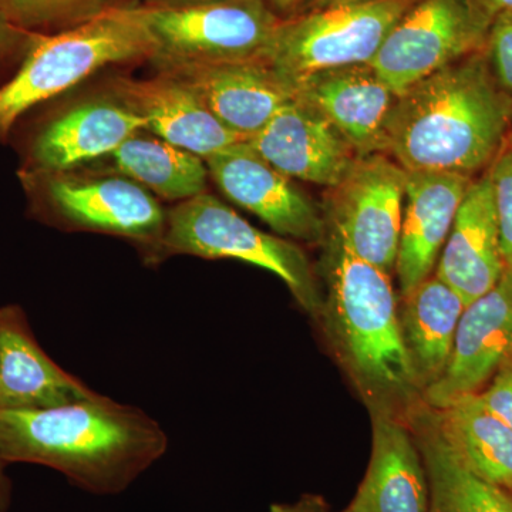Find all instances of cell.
I'll list each match as a JSON object with an SVG mask.
<instances>
[{"label":"cell","mask_w":512,"mask_h":512,"mask_svg":"<svg viewBox=\"0 0 512 512\" xmlns=\"http://www.w3.org/2000/svg\"><path fill=\"white\" fill-rule=\"evenodd\" d=\"M511 130L512 96L481 50L397 96L384 127L383 153L407 173L473 177L491 167Z\"/></svg>","instance_id":"cell-1"},{"label":"cell","mask_w":512,"mask_h":512,"mask_svg":"<svg viewBox=\"0 0 512 512\" xmlns=\"http://www.w3.org/2000/svg\"><path fill=\"white\" fill-rule=\"evenodd\" d=\"M167 448L158 421L99 393L50 409H0L3 463L52 468L92 494L123 493Z\"/></svg>","instance_id":"cell-2"},{"label":"cell","mask_w":512,"mask_h":512,"mask_svg":"<svg viewBox=\"0 0 512 512\" xmlns=\"http://www.w3.org/2000/svg\"><path fill=\"white\" fill-rule=\"evenodd\" d=\"M326 288L320 309L330 342L370 413L406 419L421 390L404 346L390 275L353 254L332 232Z\"/></svg>","instance_id":"cell-3"},{"label":"cell","mask_w":512,"mask_h":512,"mask_svg":"<svg viewBox=\"0 0 512 512\" xmlns=\"http://www.w3.org/2000/svg\"><path fill=\"white\" fill-rule=\"evenodd\" d=\"M153 37L141 6H110L76 28L29 35L15 74L0 84V141L39 104L60 96L109 64L151 59Z\"/></svg>","instance_id":"cell-4"},{"label":"cell","mask_w":512,"mask_h":512,"mask_svg":"<svg viewBox=\"0 0 512 512\" xmlns=\"http://www.w3.org/2000/svg\"><path fill=\"white\" fill-rule=\"evenodd\" d=\"M154 248L165 255L247 262L284 281L305 311L316 313L322 306L311 265L298 245L255 228L207 192L168 212L163 237Z\"/></svg>","instance_id":"cell-5"},{"label":"cell","mask_w":512,"mask_h":512,"mask_svg":"<svg viewBox=\"0 0 512 512\" xmlns=\"http://www.w3.org/2000/svg\"><path fill=\"white\" fill-rule=\"evenodd\" d=\"M414 2L375 0L302 10L279 23L266 62L295 89L326 70L370 63Z\"/></svg>","instance_id":"cell-6"},{"label":"cell","mask_w":512,"mask_h":512,"mask_svg":"<svg viewBox=\"0 0 512 512\" xmlns=\"http://www.w3.org/2000/svg\"><path fill=\"white\" fill-rule=\"evenodd\" d=\"M141 8L153 37L151 60L157 67L241 60L266 62L282 22L268 0H224L183 9Z\"/></svg>","instance_id":"cell-7"},{"label":"cell","mask_w":512,"mask_h":512,"mask_svg":"<svg viewBox=\"0 0 512 512\" xmlns=\"http://www.w3.org/2000/svg\"><path fill=\"white\" fill-rule=\"evenodd\" d=\"M491 23L477 0H416L370 64L400 96L420 80L484 50Z\"/></svg>","instance_id":"cell-8"},{"label":"cell","mask_w":512,"mask_h":512,"mask_svg":"<svg viewBox=\"0 0 512 512\" xmlns=\"http://www.w3.org/2000/svg\"><path fill=\"white\" fill-rule=\"evenodd\" d=\"M407 171L384 153L357 157L332 188L333 234L353 252L392 275L402 229Z\"/></svg>","instance_id":"cell-9"},{"label":"cell","mask_w":512,"mask_h":512,"mask_svg":"<svg viewBox=\"0 0 512 512\" xmlns=\"http://www.w3.org/2000/svg\"><path fill=\"white\" fill-rule=\"evenodd\" d=\"M29 191L39 192L40 205L66 227L106 232L150 242L163 237L167 214L156 198L130 178L76 180L64 173H25Z\"/></svg>","instance_id":"cell-10"},{"label":"cell","mask_w":512,"mask_h":512,"mask_svg":"<svg viewBox=\"0 0 512 512\" xmlns=\"http://www.w3.org/2000/svg\"><path fill=\"white\" fill-rule=\"evenodd\" d=\"M158 70L191 90L225 127L247 141L296 97L295 87L265 60L168 64Z\"/></svg>","instance_id":"cell-11"},{"label":"cell","mask_w":512,"mask_h":512,"mask_svg":"<svg viewBox=\"0 0 512 512\" xmlns=\"http://www.w3.org/2000/svg\"><path fill=\"white\" fill-rule=\"evenodd\" d=\"M511 356L512 269L505 268L491 291L464 308L446 372L424 390L421 402L441 410L461 397L481 392Z\"/></svg>","instance_id":"cell-12"},{"label":"cell","mask_w":512,"mask_h":512,"mask_svg":"<svg viewBox=\"0 0 512 512\" xmlns=\"http://www.w3.org/2000/svg\"><path fill=\"white\" fill-rule=\"evenodd\" d=\"M205 163L229 200L261 218L279 237L318 242L325 235L315 204L248 141L205 158Z\"/></svg>","instance_id":"cell-13"},{"label":"cell","mask_w":512,"mask_h":512,"mask_svg":"<svg viewBox=\"0 0 512 512\" xmlns=\"http://www.w3.org/2000/svg\"><path fill=\"white\" fill-rule=\"evenodd\" d=\"M248 143L292 180L329 188L342 183L357 158L335 126L298 96Z\"/></svg>","instance_id":"cell-14"},{"label":"cell","mask_w":512,"mask_h":512,"mask_svg":"<svg viewBox=\"0 0 512 512\" xmlns=\"http://www.w3.org/2000/svg\"><path fill=\"white\" fill-rule=\"evenodd\" d=\"M110 93L146 121V130L154 136L204 160L247 141L225 127L191 90L165 74L147 80L117 77Z\"/></svg>","instance_id":"cell-15"},{"label":"cell","mask_w":512,"mask_h":512,"mask_svg":"<svg viewBox=\"0 0 512 512\" xmlns=\"http://www.w3.org/2000/svg\"><path fill=\"white\" fill-rule=\"evenodd\" d=\"M473 177L453 173H407L396 271L402 296L426 281L439 262L458 208Z\"/></svg>","instance_id":"cell-16"},{"label":"cell","mask_w":512,"mask_h":512,"mask_svg":"<svg viewBox=\"0 0 512 512\" xmlns=\"http://www.w3.org/2000/svg\"><path fill=\"white\" fill-rule=\"evenodd\" d=\"M96 392L53 362L35 338L20 306L0 308V409H50Z\"/></svg>","instance_id":"cell-17"},{"label":"cell","mask_w":512,"mask_h":512,"mask_svg":"<svg viewBox=\"0 0 512 512\" xmlns=\"http://www.w3.org/2000/svg\"><path fill=\"white\" fill-rule=\"evenodd\" d=\"M505 271L500 228L490 173L468 187L446 244L436 276L471 303L491 291Z\"/></svg>","instance_id":"cell-18"},{"label":"cell","mask_w":512,"mask_h":512,"mask_svg":"<svg viewBox=\"0 0 512 512\" xmlns=\"http://www.w3.org/2000/svg\"><path fill=\"white\" fill-rule=\"evenodd\" d=\"M296 96L322 113L357 157L383 153L384 127L397 96L372 64L315 74L296 89Z\"/></svg>","instance_id":"cell-19"},{"label":"cell","mask_w":512,"mask_h":512,"mask_svg":"<svg viewBox=\"0 0 512 512\" xmlns=\"http://www.w3.org/2000/svg\"><path fill=\"white\" fill-rule=\"evenodd\" d=\"M146 121L116 100L89 101L50 120L33 136L25 173H64L77 164L110 156Z\"/></svg>","instance_id":"cell-20"},{"label":"cell","mask_w":512,"mask_h":512,"mask_svg":"<svg viewBox=\"0 0 512 512\" xmlns=\"http://www.w3.org/2000/svg\"><path fill=\"white\" fill-rule=\"evenodd\" d=\"M369 467L350 512H429L427 471L406 419L375 412Z\"/></svg>","instance_id":"cell-21"},{"label":"cell","mask_w":512,"mask_h":512,"mask_svg":"<svg viewBox=\"0 0 512 512\" xmlns=\"http://www.w3.org/2000/svg\"><path fill=\"white\" fill-rule=\"evenodd\" d=\"M464 308L460 295L436 275L403 296L400 330L421 394L446 372Z\"/></svg>","instance_id":"cell-22"},{"label":"cell","mask_w":512,"mask_h":512,"mask_svg":"<svg viewBox=\"0 0 512 512\" xmlns=\"http://www.w3.org/2000/svg\"><path fill=\"white\" fill-rule=\"evenodd\" d=\"M429 480V512H512V494L481 480L441 439L426 404L407 416Z\"/></svg>","instance_id":"cell-23"},{"label":"cell","mask_w":512,"mask_h":512,"mask_svg":"<svg viewBox=\"0 0 512 512\" xmlns=\"http://www.w3.org/2000/svg\"><path fill=\"white\" fill-rule=\"evenodd\" d=\"M430 410L441 439L461 464L481 480L512 493V429L484 406L478 394Z\"/></svg>","instance_id":"cell-24"},{"label":"cell","mask_w":512,"mask_h":512,"mask_svg":"<svg viewBox=\"0 0 512 512\" xmlns=\"http://www.w3.org/2000/svg\"><path fill=\"white\" fill-rule=\"evenodd\" d=\"M141 131L110 154L120 174L164 200L181 202L205 192L210 171L204 158Z\"/></svg>","instance_id":"cell-25"},{"label":"cell","mask_w":512,"mask_h":512,"mask_svg":"<svg viewBox=\"0 0 512 512\" xmlns=\"http://www.w3.org/2000/svg\"><path fill=\"white\" fill-rule=\"evenodd\" d=\"M110 0H0V16L26 35H53L89 22Z\"/></svg>","instance_id":"cell-26"},{"label":"cell","mask_w":512,"mask_h":512,"mask_svg":"<svg viewBox=\"0 0 512 512\" xmlns=\"http://www.w3.org/2000/svg\"><path fill=\"white\" fill-rule=\"evenodd\" d=\"M488 173L493 183L504 264L505 268L512 269V146L498 154Z\"/></svg>","instance_id":"cell-27"},{"label":"cell","mask_w":512,"mask_h":512,"mask_svg":"<svg viewBox=\"0 0 512 512\" xmlns=\"http://www.w3.org/2000/svg\"><path fill=\"white\" fill-rule=\"evenodd\" d=\"M484 50L495 79L512 96V12L495 16Z\"/></svg>","instance_id":"cell-28"},{"label":"cell","mask_w":512,"mask_h":512,"mask_svg":"<svg viewBox=\"0 0 512 512\" xmlns=\"http://www.w3.org/2000/svg\"><path fill=\"white\" fill-rule=\"evenodd\" d=\"M477 394L484 406L512 429V356Z\"/></svg>","instance_id":"cell-29"},{"label":"cell","mask_w":512,"mask_h":512,"mask_svg":"<svg viewBox=\"0 0 512 512\" xmlns=\"http://www.w3.org/2000/svg\"><path fill=\"white\" fill-rule=\"evenodd\" d=\"M269 512H329L328 505L319 495H303L295 503L274 504Z\"/></svg>","instance_id":"cell-30"},{"label":"cell","mask_w":512,"mask_h":512,"mask_svg":"<svg viewBox=\"0 0 512 512\" xmlns=\"http://www.w3.org/2000/svg\"><path fill=\"white\" fill-rule=\"evenodd\" d=\"M28 39L26 33L19 32V30L10 28L8 23L0 16V60L3 59L10 49L15 45H23Z\"/></svg>","instance_id":"cell-31"},{"label":"cell","mask_w":512,"mask_h":512,"mask_svg":"<svg viewBox=\"0 0 512 512\" xmlns=\"http://www.w3.org/2000/svg\"><path fill=\"white\" fill-rule=\"evenodd\" d=\"M217 2H224V0H144V6L147 8L183 9Z\"/></svg>","instance_id":"cell-32"},{"label":"cell","mask_w":512,"mask_h":512,"mask_svg":"<svg viewBox=\"0 0 512 512\" xmlns=\"http://www.w3.org/2000/svg\"><path fill=\"white\" fill-rule=\"evenodd\" d=\"M311 2L312 0H268L271 8L274 9L276 15L281 19V15H285V13L286 15H291L289 18L298 15V9H301V6L305 5V3L309 5Z\"/></svg>","instance_id":"cell-33"},{"label":"cell","mask_w":512,"mask_h":512,"mask_svg":"<svg viewBox=\"0 0 512 512\" xmlns=\"http://www.w3.org/2000/svg\"><path fill=\"white\" fill-rule=\"evenodd\" d=\"M6 463L0 460V512L8 511L10 497H12V485L5 474Z\"/></svg>","instance_id":"cell-34"},{"label":"cell","mask_w":512,"mask_h":512,"mask_svg":"<svg viewBox=\"0 0 512 512\" xmlns=\"http://www.w3.org/2000/svg\"><path fill=\"white\" fill-rule=\"evenodd\" d=\"M477 3L493 19L500 13L512 12V0H477Z\"/></svg>","instance_id":"cell-35"},{"label":"cell","mask_w":512,"mask_h":512,"mask_svg":"<svg viewBox=\"0 0 512 512\" xmlns=\"http://www.w3.org/2000/svg\"><path fill=\"white\" fill-rule=\"evenodd\" d=\"M375 2V0H312L308 9L329 8V6L350 5V3Z\"/></svg>","instance_id":"cell-36"},{"label":"cell","mask_w":512,"mask_h":512,"mask_svg":"<svg viewBox=\"0 0 512 512\" xmlns=\"http://www.w3.org/2000/svg\"><path fill=\"white\" fill-rule=\"evenodd\" d=\"M508 140H510V146H512V130H511V133H510V137H508Z\"/></svg>","instance_id":"cell-37"},{"label":"cell","mask_w":512,"mask_h":512,"mask_svg":"<svg viewBox=\"0 0 512 512\" xmlns=\"http://www.w3.org/2000/svg\"><path fill=\"white\" fill-rule=\"evenodd\" d=\"M342 512H350V511L348 510V508H346V510H345V511H342Z\"/></svg>","instance_id":"cell-38"}]
</instances>
